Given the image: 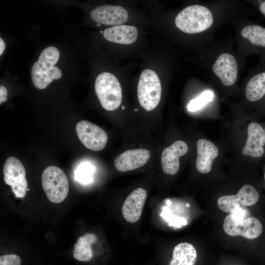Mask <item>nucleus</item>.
Segmentation results:
<instances>
[{"label":"nucleus","mask_w":265,"mask_h":265,"mask_svg":"<svg viewBox=\"0 0 265 265\" xmlns=\"http://www.w3.org/2000/svg\"><path fill=\"white\" fill-rule=\"evenodd\" d=\"M60 57V51L54 46H47L41 51L30 70L31 80L36 88L45 89L62 79L63 72L59 65Z\"/></svg>","instance_id":"obj_1"},{"label":"nucleus","mask_w":265,"mask_h":265,"mask_svg":"<svg viewBox=\"0 0 265 265\" xmlns=\"http://www.w3.org/2000/svg\"><path fill=\"white\" fill-rule=\"evenodd\" d=\"M213 17L210 10L200 5L188 6L176 17L175 24L182 31L197 33L208 29L212 24Z\"/></svg>","instance_id":"obj_2"},{"label":"nucleus","mask_w":265,"mask_h":265,"mask_svg":"<svg viewBox=\"0 0 265 265\" xmlns=\"http://www.w3.org/2000/svg\"><path fill=\"white\" fill-rule=\"evenodd\" d=\"M96 94L102 106L108 111L118 108L122 100V92L117 78L109 72L98 75L95 81Z\"/></svg>","instance_id":"obj_3"},{"label":"nucleus","mask_w":265,"mask_h":265,"mask_svg":"<svg viewBox=\"0 0 265 265\" xmlns=\"http://www.w3.org/2000/svg\"><path fill=\"white\" fill-rule=\"evenodd\" d=\"M137 92L139 103L146 110L151 111L157 106L161 98V86L155 71L147 69L142 72Z\"/></svg>","instance_id":"obj_4"},{"label":"nucleus","mask_w":265,"mask_h":265,"mask_svg":"<svg viewBox=\"0 0 265 265\" xmlns=\"http://www.w3.org/2000/svg\"><path fill=\"white\" fill-rule=\"evenodd\" d=\"M43 190L53 203L62 202L69 191V182L64 172L58 167L50 166L43 172L41 177Z\"/></svg>","instance_id":"obj_5"},{"label":"nucleus","mask_w":265,"mask_h":265,"mask_svg":"<svg viewBox=\"0 0 265 265\" xmlns=\"http://www.w3.org/2000/svg\"><path fill=\"white\" fill-rule=\"evenodd\" d=\"M3 173L5 184L11 186L16 197L24 198L28 184L25 168L21 162L14 157L8 158L3 165Z\"/></svg>","instance_id":"obj_6"},{"label":"nucleus","mask_w":265,"mask_h":265,"mask_svg":"<svg viewBox=\"0 0 265 265\" xmlns=\"http://www.w3.org/2000/svg\"><path fill=\"white\" fill-rule=\"evenodd\" d=\"M223 229L230 236H241L253 239L260 236L263 232V226L257 218L250 216L245 219H239L230 213L224 220Z\"/></svg>","instance_id":"obj_7"},{"label":"nucleus","mask_w":265,"mask_h":265,"mask_svg":"<svg viewBox=\"0 0 265 265\" xmlns=\"http://www.w3.org/2000/svg\"><path fill=\"white\" fill-rule=\"evenodd\" d=\"M259 198V193L257 189L251 185H245L240 188L237 194L225 195L219 198L217 205L221 211L232 213L240 207L255 205Z\"/></svg>","instance_id":"obj_8"},{"label":"nucleus","mask_w":265,"mask_h":265,"mask_svg":"<svg viewBox=\"0 0 265 265\" xmlns=\"http://www.w3.org/2000/svg\"><path fill=\"white\" fill-rule=\"evenodd\" d=\"M76 130L79 139L86 148L95 152L105 148L108 136L105 131L97 125L82 120L77 124Z\"/></svg>","instance_id":"obj_9"},{"label":"nucleus","mask_w":265,"mask_h":265,"mask_svg":"<svg viewBox=\"0 0 265 265\" xmlns=\"http://www.w3.org/2000/svg\"><path fill=\"white\" fill-rule=\"evenodd\" d=\"M242 154L254 159H259L265 154V132L263 126L256 122L247 127V138Z\"/></svg>","instance_id":"obj_10"},{"label":"nucleus","mask_w":265,"mask_h":265,"mask_svg":"<svg viewBox=\"0 0 265 265\" xmlns=\"http://www.w3.org/2000/svg\"><path fill=\"white\" fill-rule=\"evenodd\" d=\"M90 15L91 19L97 23L114 26L125 23L129 17L128 12L123 7L108 4L95 8Z\"/></svg>","instance_id":"obj_11"},{"label":"nucleus","mask_w":265,"mask_h":265,"mask_svg":"<svg viewBox=\"0 0 265 265\" xmlns=\"http://www.w3.org/2000/svg\"><path fill=\"white\" fill-rule=\"evenodd\" d=\"M147 149L137 148L127 150L118 155L114 160L115 168L124 172L139 168L145 165L150 158Z\"/></svg>","instance_id":"obj_12"},{"label":"nucleus","mask_w":265,"mask_h":265,"mask_svg":"<svg viewBox=\"0 0 265 265\" xmlns=\"http://www.w3.org/2000/svg\"><path fill=\"white\" fill-rule=\"evenodd\" d=\"M147 196L146 191L141 187L133 190L124 201L122 213L125 219L131 223L140 218Z\"/></svg>","instance_id":"obj_13"},{"label":"nucleus","mask_w":265,"mask_h":265,"mask_svg":"<svg viewBox=\"0 0 265 265\" xmlns=\"http://www.w3.org/2000/svg\"><path fill=\"white\" fill-rule=\"evenodd\" d=\"M188 151L186 144L178 140L164 148L161 156V165L163 172L166 174L174 175L180 168L179 158Z\"/></svg>","instance_id":"obj_14"},{"label":"nucleus","mask_w":265,"mask_h":265,"mask_svg":"<svg viewBox=\"0 0 265 265\" xmlns=\"http://www.w3.org/2000/svg\"><path fill=\"white\" fill-rule=\"evenodd\" d=\"M214 73L222 83L226 86H231L236 81L238 67L234 56L230 53L220 54L212 66Z\"/></svg>","instance_id":"obj_15"},{"label":"nucleus","mask_w":265,"mask_h":265,"mask_svg":"<svg viewBox=\"0 0 265 265\" xmlns=\"http://www.w3.org/2000/svg\"><path fill=\"white\" fill-rule=\"evenodd\" d=\"M196 147V169L200 173H208L212 169L213 161L218 156V148L211 141L206 139H199Z\"/></svg>","instance_id":"obj_16"},{"label":"nucleus","mask_w":265,"mask_h":265,"mask_svg":"<svg viewBox=\"0 0 265 265\" xmlns=\"http://www.w3.org/2000/svg\"><path fill=\"white\" fill-rule=\"evenodd\" d=\"M103 35L109 42L129 45L136 40L138 31L137 28L133 26L118 25L105 29Z\"/></svg>","instance_id":"obj_17"},{"label":"nucleus","mask_w":265,"mask_h":265,"mask_svg":"<svg viewBox=\"0 0 265 265\" xmlns=\"http://www.w3.org/2000/svg\"><path fill=\"white\" fill-rule=\"evenodd\" d=\"M97 239L96 235L93 233H87L80 237L74 246V258L80 262L91 261L94 257V252L92 246Z\"/></svg>","instance_id":"obj_18"},{"label":"nucleus","mask_w":265,"mask_h":265,"mask_svg":"<svg viewBox=\"0 0 265 265\" xmlns=\"http://www.w3.org/2000/svg\"><path fill=\"white\" fill-rule=\"evenodd\" d=\"M197 257V251L191 244L180 243L174 248L168 265H195Z\"/></svg>","instance_id":"obj_19"},{"label":"nucleus","mask_w":265,"mask_h":265,"mask_svg":"<svg viewBox=\"0 0 265 265\" xmlns=\"http://www.w3.org/2000/svg\"><path fill=\"white\" fill-rule=\"evenodd\" d=\"M245 97L251 102H257L265 97V70L255 74L247 82Z\"/></svg>","instance_id":"obj_20"},{"label":"nucleus","mask_w":265,"mask_h":265,"mask_svg":"<svg viewBox=\"0 0 265 265\" xmlns=\"http://www.w3.org/2000/svg\"><path fill=\"white\" fill-rule=\"evenodd\" d=\"M240 33L253 46L265 49V27L258 25H250L244 26Z\"/></svg>","instance_id":"obj_21"},{"label":"nucleus","mask_w":265,"mask_h":265,"mask_svg":"<svg viewBox=\"0 0 265 265\" xmlns=\"http://www.w3.org/2000/svg\"><path fill=\"white\" fill-rule=\"evenodd\" d=\"M213 98L214 94L212 91L203 92L198 97L189 102L187 106V109L191 112L197 111L212 101Z\"/></svg>","instance_id":"obj_22"},{"label":"nucleus","mask_w":265,"mask_h":265,"mask_svg":"<svg viewBox=\"0 0 265 265\" xmlns=\"http://www.w3.org/2000/svg\"><path fill=\"white\" fill-rule=\"evenodd\" d=\"M93 169L87 164H83L76 169L75 177L76 180L82 183H88L91 180Z\"/></svg>","instance_id":"obj_23"},{"label":"nucleus","mask_w":265,"mask_h":265,"mask_svg":"<svg viewBox=\"0 0 265 265\" xmlns=\"http://www.w3.org/2000/svg\"><path fill=\"white\" fill-rule=\"evenodd\" d=\"M21 258L14 254H5L0 257V265H21Z\"/></svg>","instance_id":"obj_24"},{"label":"nucleus","mask_w":265,"mask_h":265,"mask_svg":"<svg viewBox=\"0 0 265 265\" xmlns=\"http://www.w3.org/2000/svg\"><path fill=\"white\" fill-rule=\"evenodd\" d=\"M7 91L6 88L3 85L0 86V104L7 100Z\"/></svg>","instance_id":"obj_25"},{"label":"nucleus","mask_w":265,"mask_h":265,"mask_svg":"<svg viewBox=\"0 0 265 265\" xmlns=\"http://www.w3.org/2000/svg\"><path fill=\"white\" fill-rule=\"evenodd\" d=\"M258 6L260 11L265 17V0L258 2Z\"/></svg>","instance_id":"obj_26"},{"label":"nucleus","mask_w":265,"mask_h":265,"mask_svg":"<svg viewBox=\"0 0 265 265\" xmlns=\"http://www.w3.org/2000/svg\"><path fill=\"white\" fill-rule=\"evenodd\" d=\"M6 48V45L4 40L0 38V55L1 56Z\"/></svg>","instance_id":"obj_27"},{"label":"nucleus","mask_w":265,"mask_h":265,"mask_svg":"<svg viewBox=\"0 0 265 265\" xmlns=\"http://www.w3.org/2000/svg\"><path fill=\"white\" fill-rule=\"evenodd\" d=\"M264 180L265 181V172L264 174Z\"/></svg>","instance_id":"obj_28"},{"label":"nucleus","mask_w":265,"mask_h":265,"mask_svg":"<svg viewBox=\"0 0 265 265\" xmlns=\"http://www.w3.org/2000/svg\"><path fill=\"white\" fill-rule=\"evenodd\" d=\"M264 130H265V127H264Z\"/></svg>","instance_id":"obj_29"}]
</instances>
